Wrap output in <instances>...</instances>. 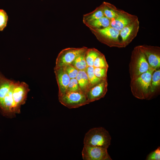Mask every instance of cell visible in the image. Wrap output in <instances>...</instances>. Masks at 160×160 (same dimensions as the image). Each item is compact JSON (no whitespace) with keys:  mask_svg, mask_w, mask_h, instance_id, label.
Here are the masks:
<instances>
[{"mask_svg":"<svg viewBox=\"0 0 160 160\" xmlns=\"http://www.w3.org/2000/svg\"><path fill=\"white\" fill-rule=\"evenodd\" d=\"M155 70L149 68L147 72L131 79L130 87L133 95L140 100L150 99V90L152 74Z\"/></svg>","mask_w":160,"mask_h":160,"instance_id":"1","label":"cell"},{"mask_svg":"<svg viewBox=\"0 0 160 160\" xmlns=\"http://www.w3.org/2000/svg\"><path fill=\"white\" fill-rule=\"evenodd\" d=\"M149 68L145 55L139 45L135 47L132 52L129 65L130 79H135L147 72Z\"/></svg>","mask_w":160,"mask_h":160,"instance_id":"2","label":"cell"},{"mask_svg":"<svg viewBox=\"0 0 160 160\" xmlns=\"http://www.w3.org/2000/svg\"><path fill=\"white\" fill-rule=\"evenodd\" d=\"M111 137L109 132L103 127L89 129L85 134L84 145L95 146L108 148L111 144Z\"/></svg>","mask_w":160,"mask_h":160,"instance_id":"3","label":"cell"},{"mask_svg":"<svg viewBox=\"0 0 160 160\" xmlns=\"http://www.w3.org/2000/svg\"><path fill=\"white\" fill-rule=\"evenodd\" d=\"M89 29L101 43L110 47H123L119 38L120 31L111 26L103 28Z\"/></svg>","mask_w":160,"mask_h":160,"instance_id":"4","label":"cell"},{"mask_svg":"<svg viewBox=\"0 0 160 160\" xmlns=\"http://www.w3.org/2000/svg\"><path fill=\"white\" fill-rule=\"evenodd\" d=\"M59 102L69 108H78L89 103L86 94L81 91L68 92L58 96Z\"/></svg>","mask_w":160,"mask_h":160,"instance_id":"5","label":"cell"},{"mask_svg":"<svg viewBox=\"0 0 160 160\" xmlns=\"http://www.w3.org/2000/svg\"><path fill=\"white\" fill-rule=\"evenodd\" d=\"M30 89L25 82L14 81L12 89V98L15 114L20 112V107L24 104Z\"/></svg>","mask_w":160,"mask_h":160,"instance_id":"6","label":"cell"},{"mask_svg":"<svg viewBox=\"0 0 160 160\" xmlns=\"http://www.w3.org/2000/svg\"><path fill=\"white\" fill-rule=\"evenodd\" d=\"M88 48L83 47L79 48L69 47L63 49L56 58L54 68L61 67L71 64L78 55L86 52Z\"/></svg>","mask_w":160,"mask_h":160,"instance_id":"7","label":"cell"},{"mask_svg":"<svg viewBox=\"0 0 160 160\" xmlns=\"http://www.w3.org/2000/svg\"><path fill=\"white\" fill-rule=\"evenodd\" d=\"M84 160H111L107 149L100 147L84 145L82 152Z\"/></svg>","mask_w":160,"mask_h":160,"instance_id":"8","label":"cell"},{"mask_svg":"<svg viewBox=\"0 0 160 160\" xmlns=\"http://www.w3.org/2000/svg\"><path fill=\"white\" fill-rule=\"evenodd\" d=\"M145 55L150 68L154 70L160 67V47L146 45H139Z\"/></svg>","mask_w":160,"mask_h":160,"instance_id":"9","label":"cell"},{"mask_svg":"<svg viewBox=\"0 0 160 160\" xmlns=\"http://www.w3.org/2000/svg\"><path fill=\"white\" fill-rule=\"evenodd\" d=\"M139 27L140 22L137 19L120 31L121 41L123 47L128 45L137 36Z\"/></svg>","mask_w":160,"mask_h":160,"instance_id":"10","label":"cell"},{"mask_svg":"<svg viewBox=\"0 0 160 160\" xmlns=\"http://www.w3.org/2000/svg\"><path fill=\"white\" fill-rule=\"evenodd\" d=\"M107 79L101 80L91 87L86 94L89 103L93 102L104 97L108 91Z\"/></svg>","mask_w":160,"mask_h":160,"instance_id":"11","label":"cell"},{"mask_svg":"<svg viewBox=\"0 0 160 160\" xmlns=\"http://www.w3.org/2000/svg\"><path fill=\"white\" fill-rule=\"evenodd\" d=\"M137 19L136 15L121 9L118 15L111 20L110 26L120 31L125 26Z\"/></svg>","mask_w":160,"mask_h":160,"instance_id":"12","label":"cell"},{"mask_svg":"<svg viewBox=\"0 0 160 160\" xmlns=\"http://www.w3.org/2000/svg\"><path fill=\"white\" fill-rule=\"evenodd\" d=\"M54 70L58 87L59 96L67 92L71 78L62 67L54 68Z\"/></svg>","mask_w":160,"mask_h":160,"instance_id":"13","label":"cell"},{"mask_svg":"<svg viewBox=\"0 0 160 160\" xmlns=\"http://www.w3.org/2000/svg\"><path fill=\"white\" fill-rule=\"evenodd\" d=\"M80 90L85 94L90 88L86 70L79 71L76 77Z\"/></svg>","mask_w":160,"mask_h":160,"instance_id":"14","label":"cell"},{"mask_svg":"<svg viewBox=\"0 0 160 160\" xmlns=\"http://www.w3.org/2000/svg\"><path fill=\"white\" fill-rule=\"evenodd\" d=\"M104 16L103 4L102 3L93 11L84 15L83 17V22L85 24L90 21Z\"/></svg>","mask_w":160,"mask_h":160,"instance_id":"15","label":"cell"},{"mask_svg":"<svg viewBox=\"0 0 160 160\" xmlns=\"http://www.w3.org/2000/svg\"><path fill=\"white\" fill-rule=\"evenodd\" d=\"M111 20L104 16L88 22L85 25L89 28H103L110 26Z\"/></svg>","mask_w":160,"mask_h":160,"instance_id":"16","label":"cell"},{"mask_svg":"<svg viewBox=\"0 0 160 160\" xmlns=\"http://www.w3.org/2000/svg\"><path fill=\"white\" fill-rule=\"evenodd\" d=\"M160 86V69L154 71L151 76L150 90V99L159 89Z\"/></svg>","mask_w":160,"mask_h":160,"instance_id":"17","label":"cell"},{"mask_svg":"<svg viewBox=\"0 0 160 160\" xmlns=\"http://www.w3.org/2000/svg\"><path fill=\"white\" fill-rule=\"evenodd\" d=\"M103 3L104 16L110 20L115 18L121 11V9L109 3L104 1Z\"/></svg>","mask_w":160,"mask_h":160,"instance_id":"18","label":"cell"},{"mask_svg":"<svg viewBox=\"0 0 160 160\" xmlns=\"http://www.w3.org/2000/svg\"><path fill=\"white\" fill-rule=\"evenodd\" d=\"M102 53L95 48H88L85 53V58L88 66H93L96 58Z\"/></svg>","mask_w":160,"mask_h":160,"instance_id":"19","label":"cell"},{"mask_svg":"<svg viewBox=\"0 0 160 160\" xmlns=\"http://www.w3.org/2000/svg\"><path fill=\"white\" fill-rule=\"evenodd\" d=\"M86 52L78 55L71 64L79 71L86 70L88 66L85 58Z\"/></svg>","mask_w":160,"mask_h":160,"instance_id":"20","label":"cell"},{"mask_svg":"<svg viewBox=\"0 0 160 160\" xmlns=\"http://www.w3.org/2000/svg\"><path fill=\"white\" fill-rule=\"evenodd\" d=\"M86 71L89 81L90 88L102 80L95 75L93 66H88L86 69Z\"/></svg>","mask_w":160,"mask_h":160,"instance_id":"21","label":"cell"},{"mask_svg":"<svg viewBox=\"0 0 160 160\" xmlns=\"http://www.w3.org/2000/svg\"><path fill=\"white\" fill-rule=\"evenodd\" d=\"M93 66L94 67L108 68V65L103 54L102 53L96 58Z\"/></svg>","mask_w":160,"mask_h":160,"instance_id":"22","label":"cell"},{"mask_svg":"<svg viewBox=\"0 0 160 160\" xmlns=\"http://www.w3.org/2000/svg\"><path fill=\"white\" fill-rule=\"evenodd\" d=\"M62 67L71 79L76 78L79 70L71 64L66 65Z\"/></svg>","mask_w":160,"mask_h":160,"instance_id":"23","label":"cell"},{"mask_svg":"<svg viewBox=\"0 0 160 160\" xmlns=\"http://www.w3.org/2000/svg\"><path fill=\"white\" fill-rule=\"evenodd\" d=\"M108 69V68L94 67V73L97 77L101 79H107Z\"/></svg>","mask_w":160,"mask_h":160,"instance_id":"24","label":"cell"},{"mask_svg":"<svg viewBox=\"0 0 160 160\" xmlns=\"http://www.w3.org/2000/svg\"><path fill=\"white\" fill-rule=\"evenodd\" d=\"M8 20V15L3 9H0V31L3 30L6 27Z\"/></svg>","mask_w":160,"mask_h":160,"instance_id":"25","label":"cell"},{"mask_svg":"<svg viewBox=\"0 0 160 160\" xmlns=\"http://www.w3.org/2000/svg\"><path fill=\"white\" fill-rule=\"evenodd\" d=\"M80 90H81L76 78L71 79L68 86L67 92Z\"/></svg>","mask_w":160,"mask_h":160,"instance_id":"26","label":"cell"},{"mask_svg":"<svg viewBox=\"0 0 160 160\" xmlns=\"http://www.w3.org/2000/svg\"><path fill=\"white\" fill-rule=\"evenodd\" d=\"M147 160H160V148L159 147L154 151L148 154L146 158Z\"/></svg>","mask_w":160,"mask_h":160,"instance_id":"27","label":"cell"}]
</instances>
